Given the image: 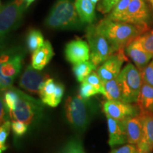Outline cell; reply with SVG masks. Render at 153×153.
<instances>
[{
  "mask_svg": "<svg viewBox=\"0 0 153 153\" xmlns=\"http://www.w3.org/2000/svg\"><path fill=\"white\" fill-rule=\"evenodd\" d=\"M110 153H138V150L137 145L128 143L120 148L113 149Z\"/></svg>",
  "mask_w": 153,
  "mask_h": 153,
  "instance_id": "obj_36",
  "label": "cell"
},
{
  "mask_svg": "<svg viewBox=\"0 0 153 153\" xmlns=\"http://www.w3.org/2000/svg\"><path fill=\"white\" fill-rule=\"evenodd\" d=\"M60 153H85L81 140L72 137L65 144Z\"/></svg>",
  "mask_w": 153,
  "mask_h": 153,
  "instance_id": "obj_27",
  "label": "cell"
},
{
  "mask_svg": "<svg viewBox=\"0 0 153 153\" xmlns=\"http://www.w3.org/2000/svg\"><path fill=\"white\" fill-rule=\"evenodd\" d=\"M64 108L70 127L77 133H84L98 114L99 104L94 99H85L77 94L67 98Z\"/></svg>",
  "mask_w": 153,
  "mask_h": 153,
  "instance_id": "obj_1",
  "label": "cell"
},
{
  "mask_svg": "<svg viewBox=\"0 0 153 153\" xmlns=\"http://www.w3.org/2000/svg\"><path fill=\"white\" fill-rule=\"evenodd\" d=\"M141 41L147 51L153 55V28L149 29L140 36Z\"/></svg>",
  "mask_w": 153,
  "mask_h": 153,
  "instance_id": "obj_33",
  "label": "cell"
},
{
  "mask_svg": "<svg viewBox=\"0 0 153 153\" xmlns=\"http://www.w3.org/2000/svg\"><path fill=\"white\" fill-rule=\"evenodd\" d=\"M100 94L99 91L97 88L91 85V84L84 81L82 82L79 87V94L80 97L85 99H89L94 96Z\"/></svg>",
  "mask_w": 153,
  "mask_h": 153,
  "instance_id": "obj_29",
  "label": "cell"
},
{
  "mask_svg": "<svg viewBox=\"0 0 153 153\" xmlns=\"http://www.w3.org/2000/svg\"><path fill=\"white\" fill-rule=\"evenodd\" d=\"M10 111L4 101L2 97H1V101H0V120H1L0 122H1V124L10 120Z\"/></svg>",
  "mask_w": 153,
  "mask_h": 153,
  "instance_id": "obj_35",
  "label": "cell"
},
{
  "mask_svg": "<svg viewBox=\"0 0 153 153\" xmlns=\"http://www.w3.org/2000/svg\"><path fill=\"white\" fill-rule=\"evenodd\" d=\"M91 1H92V2H94V3H97V1H99V0H91Z\"/></svg>",
  "mask_w": 153,
  "mask_h": 153,
  "instance_id": "obj_40",
  "label": "cell"
},
{
  "mask_svg": "<svg viewBox=\"0 0 153 153\" xmlns=\"http://www.w3.org/2000/svg\"><path fill=\"white\" fill-rule=\"evenodd\" d=\"M14 79L15 78L14 77L0 75V88H1V92H4V91L12 87Z\"/></svg>",
  "mask_w": 153,
  "mask_h": 153,
  "instance_id": "obj_37",
  "label": "cell"
},
{
  "mask_svg": "<svg viewBox=\"0 0 153 153\" xmlns=\"http://www.w3.org/2000/svg\"><path fill=\"white\" fill-rule=\"evenodd\" d=\"M24 63V55L12 52L10 58L0 65V75L16 78L20 73Z\"/></svg>",
  "mask_w": 153,
  "mask_h": 153,
  "instance_id": "obj_19",
  "label": "cell"
},
{
  "mask_svg": "<svg viewBox=\"0 0 153 153\" xmlns=\"http://www.w3.org/2000/svg\"><path fill=\"white\" fill-rule=\"evenodd\" d=\"M49 75L41 70H36L32 65L26 67L20 76L19 85L22 89L33 94H38L43 83Z\"/></svg>",
  "mask_w": 153,
  "mask_h": 153,
  "instance_id": "obj_11",
  "label": "cell"
},
{
  "mask_svg": "<svg viewBox=\"0 0 153 153\" xmlns=\"http://www.w3.org/2000/svg\"><path fill=\"white\" fill-rule=\"evenodd\" d=\"M140 114L153 116V87L143 83L137 102Z\"/></svg>",
  "mask_w": 153,
  "mask_h": 153,
  "instance_id": "obj_20",
  "label": "cell"
},
{
  "mask_svg": "<svg viewBox=\"0 0 153 153\" xmlns=\"http://www.w3.org/2000/svg\"><path fill=\"white\" fill-rule=\"evenodd\" d=\"M123 101L137 104L143 84L141 71L135 65L128 63L118 76Z\"/></svg>",
  "mask_w": 153,
  "mask_h": 153,
  "instance_id": "obj_5",
  "label": "cell"
},
{
  "mask_svg": "<svg viewBox=\"0 0 153 153\" xmlns=\"http://www.w3.org/2000/svg\"><path fill=\"white\" fill-rule=\"evenodd\" d=\"M19 98L16 108L10 112L12 120H20L30 127L42 121L44 115L43 103L18 89Z\"/></svg>",
  "mask_w": 153,
  "mask_h": 153,
  "instance_id": "obj_4",
  "label": "cell"
},
{
  "mask_svg": "<svg viewBox=\"0 0 153 153\" xmlns=\"http://www.w3.org/2000/svg\"><path fill=\"white\" fill-rule=\"evenodd\" d=\"M131 0H119L106 17L113 21L120 22L128 8Z\"/></svg>",
  "mask_w": 153,
  "mask_h": 153,
  "instance_id": "obj_25",
  "label": "cell"
},
{
  "mask_svg": "<svg viewBox=\"0 0 153 153\" xmlns=\"http://www.w3.org/2000/svg\"><path fill=\"white\" fill-rule=\"evenodd\" d=\"M102 109L106 116L119 120H123L140 114V109L137 105L123 101L106 99V101L102 103Z\"/></svg>",
  "mask_w": 153,
  "mask_h": 153,
  "instance_id": "obj_9",
  "label": "cell"
},
{
  "mask_svg": "<svg viewBox=\"0 0 153 153\" xmlns=\"http://www.w3.org/2000/svg\"><path fill=\"white\" fill-rule=\"evenodd\" d=\"M140 71L143 83L153 87V58Z\"/></svg>",
  "mask_w": 153,
  "mask_h": 153,
  "instance_id": "obj_32",
  "label": "cell"
},
{
  "mask_svg": "<svg viewBox=\"0 0 153 153\" xmlns=\"http://www.w3.org/2000/svg\"><path fill=\"white\" fill-rule=\"evenodd\" d=\"M125 53L140 70L144 68L153 58L152 53L143 47L140 36L135 38L125 48Z\"/></svg>",
  "mask_w": 153,
  "mask_h": 153,
  "instance_id": "obj_14",
  "label": "cell"
},
{
  "mask_svg": "<svg viewBox=\"0 0 153 153\" xmlns=\"http://www.w3.org/2000/svg\"><path fill=\"white\" fill-rule=\"evenodd\" d=\"M148 1H149V3H150L151 8H152V9L153 10V0H148Z\"/></svg>",
  "mask_w": 153,
  "mask_h": 153,
  "instance_id": "obj_39",
  "label": "cell"
},
{
  "mask_svg": "<svg viewBox=\"0 0 153 153\" xmlns=\"http://www.w3.org/2000/svg\"><path fill=\"white\" fill-rule=\"evenodd\" d=\"M104 97L107 100L123 101L121 88H120L118 77L109 81L104 82Z\"/></svg>",
  "mask_w": 153,
  "mask_h": 153,
  "instance_id": "obj_22",
  "label": "cell"
},
{
  "mask_svg": "<svg viewBox=\"0 0 153 153\" xmlns=\"http://www.w3.org/2000/svg\"><path fill=\"white\" fill-rule=\"evenodd\" d=\"M86 37L90 48V60L97 67L117 52L112 43L99 31L96 25L91 24L87 26Z\"/></svg>",
  "mask_w": 153,
  "mask_h": 153,
  "instance_id": "obj_6",
  "label": "cell"
},
{
  "mask_svg": "<svg viewBox=\"0 0 153 153\" xmlns=\"http://www.w3.org/2000/svg\"><path fill=\"white\" fill-rule=\"evenodd\" d=\"M75 7L84 24H91L96 20V4L91 0H75Z\"/></svg>",
  "mask_w": 153,
  "mask_h": 153,
  "instance_id": "obj_21",
  "label": "cell"
},
{
  "mask_svg": "<svg viewBox=\"0 0 153 153\" xmlns=\"http://www.w3.org/2000/svg\"><path fill=\"white\" fill-rule=\"evenodd\" d=\"M64 93L65 86L62 83L48 78L42 85L38 96L44 104L54 108L60 103Z\"/></svg>",
  "mask_w": 153,
  "mask_h": 153,
  "instance_id": "obj_12",
  "label": "cell"
},
{
  "mask_svg": "<svg viewBox=\"0 0 153 153\" xmlns=\"http://www.w3.org/2000/svg\"><path fill=\"white\" fill-rule=\"evenodd\" d=\"M45 25L53 30H81L85 24L80 19L73 0H57Z\"/></svg>",
  "mask_w": 153,
  "mask_h": 153,
  "instance_id": "obj_3",
  "label": "cell"
},
{
  "mask_svg": "<svg viewBox=\"0 0 153 153\" xmlns=\"http://www.w3.org/2000/svg\"><path fill=\"white\" fill-rule=\"evenodd\" d=\"M143 131V136L137 145L138 153H152L153 151V116L141 115Z\"/></svg>",
  "mask_w": 153,
  "mask_h": 153,
  "instance_id": "obj_16",
  "label": "cell"
},
{
  "mask_svg": "<svg viewBox=\"0 0 153 153\" xmlns=\"http://www.w3.org/2000/svg\"><path fill=\"white\" fill-rule=\"evenodd\" d=\"M126 126L127 141L129 144L137 145L143 136V125L140 115L123 120Z\"/></svg>",
  "mask_w": 153,
  "mask_h": 153,
  "instance_id": "obj_17",
  "label": "cell"
},
{
  "mask_svg": "<svg viewBox=\"0 0 153 153\" xmlns=\"http://www.w3.org/2000/svg\"><path fill=\"white\" fill-rule=\"evenodd\" d=\"M25 2H26V8L29 7V5L31 3H33L35 0H24Z\"/></svg>",
  "mask_w": 153,
  "mask_h": 153,
  "instance_id": "obj_38",
  "label": "cell"
},
{
  "mask_svg": "<svg viewBox=\"0 0 153 153\" xmlns=\"http://www.w3.org/2000/svg\"><path fill=\"white\" fill-rule=\"evenodd\" d=\"M125 49H121L115 53L97 68V72L104 82L118 77L122 70L123 62L127 60Z\"/></svg>",
  "mask_w": 153,
  "mask_h": 153,
  "instance_id": "obj_10",
  "label": "cell"
},
{
  "mask_svg": "<svg viewBox=\"0 0 153 153\" xmlns=\"http://www.w3.org/2000/svg\"><path fill=\"white\" fill-rule=\"evenodd\" d=\"M54 55L52 45L46 41L42 46L33 53L31 57V65L38 70H43Z\"/></svg>",
  "mask_w": 153,
  "mask_h": 153,
  "instance_id": "obj_18",
  "label": "cell"
},
{
  "mask_svg": "<svg viewBox=\"0 0 153 153\" xmlns=\"http://www.w3.org/2000/svg\"><path fill=\"white\" fill-rule=\"evenodd\" d=\"M29 126L20 120H13L11 122V130L16 137H21L28 132Z\"/></svg>",
  "mask_w": 153,
  "mask_h": 153,
  "instance_id": "obj_31",
  "label": "cell"
},
{
  "mask_svg": "<svg viewBox=\"0 0 153 153\" xmlns=\"http://www.w3.org/2000/svg\"><path fill=\"white\" fill-rule=\"evenodd\" d=\"M148 0H131L120 22L150 27L152 16Z\"/></svg>",
  "mask_w": 153,
  "mask_h": 153,
  "instance_id": "obj_8",
  "label": "cell"
},
{
  "mask_svg": "<svg viewBox=\"0 0 153 153\" xmlns=\"http://www.w3.org/2000/svg\"><path fill=\"white\" fill-rule=\"evenodd\" d=\"M85 81L88 82V83L91 84V85H93L94 87L98 89L100 94L104 95L105 90L104 82L101 80L100 76H99V74H97V71H94L91 72V73L85 79Z\"/></svg>",
  "mask_w": 153,
  "mask_h": 153,
  "instance_id": "obj_30",
  "label": "cell"
},
{
  "mask_svg": "<svg viewBox=\"0 0 153 153\" xmlns=\"http://www.w3.org/2000/svg\"><path fill=\"white\" fill-rule=\"evenodd\" d=\"M26 8L24 0H14L1 5L0 36L1 43L11 31L20 26L24 11Z\"/></svg>",
  "mask_w": 153,
  "mask_h": 153,
  "instance_id": "obj_7",
  "label": "cell"
},
{
  "mask_svg": "<svg viewBox=\"0 0 153 153\" xmlns=\"http://www.w3.org/2000/svg\"><path fill=\"white\" fill-rule=\"evenodd\" d=\"M119 0H101L98 5V10L102 14H108Z\"/></svg>",
  "mask_w": 153,
  "mask_h": 153,
  "instance_id": "obj_34",
  "label": "cell"
},
{
  "mask_svg": "<svg viewBox=\"0 0 153 153\" xmlns=\"http://www.w3.org/2000/svg\"><path fill=\"white\" fill-rule=\"evenodd\" d=\"M96 26L99 31L112 43L117 51L125 49L135 38L150 29L148 26L116 22L107 17H105Z\"/></svg>",
  "mask_w": 153,
  "mask_h": 153,
  "instance_id": "obj_2",
  "label": "cell"
},
{
  "mask_svg": "<svg viewBox=\"0 0 153 153\" xmlns=\"http://www.w3.org/2000/svg\"><path fill=\"white\" fill-rule=\"evenodd\" d=\"M66 60L72 65L85 62L90 59V48L87 42L76 38L67 43L65 48Z\"/></svg>",
  "mask_w": 153,
  "mask_h": 153,
  "instance_id": "obj_13",
  "label": "cell"
},
{
  "mask_svg": "<svg viewBox=\"0 0 153 153\" xmlns=\"http://www.w3.org/2000/svg\"><path fill=\"white\" fill-rule=\"evenodd\" d=\"M44 38L39 30L31 29L29 30L26 36V45L28 51L33 53L36 50L40 48L43 45Z\"/></svg>",
  "mask_w": 153,
  "mask_h": 153,
  "instance_id": "obj_24",
  "label": "cell"
},
{
  "mask_svg": "<svg viewBox=\"0 0 153 153\" xmlns=\"http://www.w3.org/2000/svg\"><path fill=\"white\" fill-rule=\"evenodd\" d=\"M2 97V96H1ZM4 101L9 108V111H12L16 108L17 103H18L19 94L18 89L14 87H11L3 92Z\"/></svg>",
  "mask_w": 153,
  "mask_h": 153,
  "instance_id": "obj_26",
  "label": "cell"
},
{
  "mask_svg": "<svg viewBox=\"0 0 153 153\" xmlns=\"http://www.w3.org/2000/svg\"><path fill=\"white\" fill-rule=\"evenodd\" d=\"M97 67L91 60H87L73 65L72 72L75 76L76 79L79 82H82L91 72L97 70Z\"/></svg>",
  "mask_w": 153,
  "mask_h": 153,
  "instance_id": "obj_23",
  "label": "cell"
},
{
  "mask_svg": "<svg viewBox=\"0 0 153 153\" xmlns=\"http://www.w3.org/2000/svg\"><path fill=\"white\" fill-rule=\"evenodd\" d=\"M106 116L108 130V145L111 148L128 143L126 126L123 120Z\"/></svg>",
  "mask_w": 153,
  "mask_h": 153,
  "instance_id": "obj_15",
  "label": "cell"
},
{
  "mask_svg": "<svg viewBox=\"0 0 153 153\" xmlns=\"http://www.w3.org/2000/svg\"><path fill=\"white\" fill-rule=\"evenodd\" d=\"M11 128V123L10 120L1 124V127H0V153L4 152L8 148L6 143H7V140Z\"/></svg>",
  "mask_w": 153,
  "mask_h": 153,
  "instance_id": "obj_28",
  "label": "cell"
}]
</instances>
